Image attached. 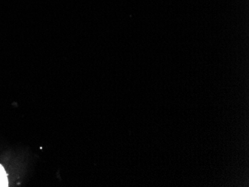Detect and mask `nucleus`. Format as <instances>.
Wrapping results in <instances>:
<instances>
[{
    "label": "nucleus",
    "mask_w": 249,
    "mask_h": 187,
    "mask_svg": "<svg viewBox=\"0 0 249 187\" xmlns=\"http://www.w3.org/2000/svg\"><path fill=\"white\" fill-rule=\"evenodd\" d=\"M8 187V174H7L2 164H0V187Z\"/></svg>",
    "instance_id": "nucleus-1"
}]
</instances>
